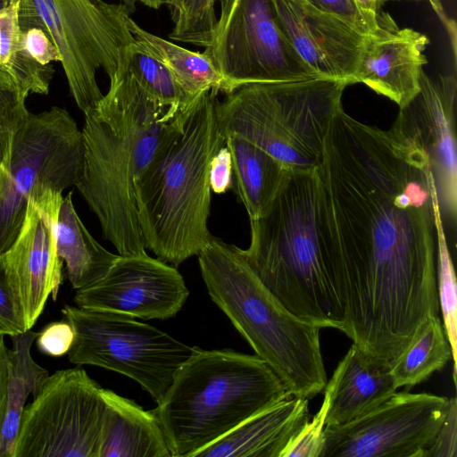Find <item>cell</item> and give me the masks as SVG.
Segmentation results:
<instances>
[{
	"mask_svg": "<svg viewBox=\"0 0 457 457\" xmlns=\"http://www.w3.org/2000/svg\"><path fill=\"white\" fill-rule=\"evenodd\" d=\"M250 229L242 253L261 282L300 319L341 331L342 311L319 234L316 170H291L268 211L250 220Z\"/></svg>",
	"mask_w": 457,
	"mask_h": 457,
	"instance_id": "277c9868",
	"label": "cell"
},
{
	"mask_svg": "<svg viewBox=\"0 0 457 457\" xmlns=\"http://www.w3.org/2000/svg\"><path fill=\"white\" fill-rule=\"evenodd\" d=\"M204 53L230 92L252 83L319 78L287 39L273 0H221L220 15Z\"/></svg>",
	"mask_w": 457,
	"mask_h": 457,
	"instance_id": "8fae6325",
	"label": "cell"
},
{
	"mask_svg": "<svg viewBox=\"0 0 457 457\" xmlns=\"http://www.w3.org/2000/svg\"><path fill=\"white\" fill-rule=\"evenodd\" d=\"M217 0H172L170 9L173 28L172 40L206 47L217 22Z\"/></svg>",
	"mask_w": 457,
	"mask_h": 457,
	"instance_id": "f546056e",
	"label": "cell"
},
{
	"mask_svg": "<svg viewBox=\"0 0 457 457\" xmlns=\"http://www.w3.org/2000/svg\"><path fill=\"white\" fill-rule=\"evenodd\" d=\"M62 312L74 331L68 352L71 362L127 376L156 403L164 396L177 370L195 350V346L129 315L68 304Z\"/></svg>",
	"mask_w": 457,
	"mask_h": 457,
	"instance_id": "30bf717a",
	"label": "cell"
},
{
	"mask_svg": "<svg viewBox=\"0 0 457 457\" xmlns=\"http://www.w3.org/2000/svg\"><path fill=\"white\" fill-rule=\"evenodd\" d=\"M324 388L326 427L347 423L378 407L397 391L388 367L372 361L353 344Z\"/></svg>",
	"mask_w": 457,
	"mask_h": 457,
	"instance_id": "ffe728a7",
	"label": "cell"
},
{
	"mask_svg": "<svg viewBox=\"0 0 457 457\" xmlns=\"http://www.w3.org/2000/svg\"><path fill=\"white\" fill-rule=\"evenodd\" d=\"M19 0H9L0 10V79L13 82L28 96L49 92L54 69L27 51L18 21Z\"/></svg>",
	"mask_w": 457,
	"mask_h": 457,
	"instance_id": "484cf974",
	"label": "cell"
},
{
	"mask_svg": "<svg viewBox=\"0 0 457 457\" xmlns=\"http://www.w3.org/2000/svg\"><path fill=\"white\" fill-rule=\"evenodd\" d=\"M365 20L376 29L380 0H352Z\"/></svg>",
	"mask_w": 457,
	"mask_h": 457,
	"instance_id": "ab89813d",
	"label": "cell"
},
{
	"mask_svg": "<svg viewBox=\"0 0 457 457\" xmlns=\"http://www.w3.org/2000/svg\"><path fill=\"white\" fill-rule=\"evenodd\" d=\"M454 75L432 79L421 73L420 90L388 129L400 143L425 154L436 187L443 223L453 228L457 217V159Z\"/></svg>",
	"mask_w": 457,
	"mask_h": 457,
	"instance_id": "5bb4252c",
	"label": "cell"
},
{
	"mask_svg": "<svg viewBox=\"0 0 457 457\" xmlns=\"http://www.w3.org/2000/svg\"><path fill=\"white\" fill-rule=\"evenodd\" d=\"M273 1L287 39L319 78L356 83L364 34L305 0Z\"/></svg>",
	"mask_w": 457,
	"mask_h": 457,
	"instance_id": "e0dca14e",
	"label": "cell"
},
{
	"mask_svg": "<svg viewBox=\"0 0 457 457\" xmlns=\"http://www.w3.org/2000/svg\"><path fill=\"white\" fill-rule=\"evenodd\" d=\"M28 330L24 315L0 260V335L15 336Z\"/></svg>",
	"mask_w": 457,
	"mask_h": 457,
	"instance_id": "d6a6232c",
	"label": "cell"
},
{
	"mask_svg": "<svg viewBox=\"0 0 457 457\" xmlns=\"http://www.w3.org/2000/svg\"><path fill=\"white\" fill-rule=\"evenodd\" d=\"M20 29L24 46L33 59L43 65L61 62L60 52L44 27L27 25L20 26Z\"/></svg>",
	"mask_w": 457,
	"mask_h": 457,
	"instance_id": "e575fe53",
	"label": "cell"
},
{
	"mask_svg": "<svg viewBox=\"0 0 457 457\" xmlns=\"http://www.w3.org/2000/svg\"><path fill=\"white\" fill-rule=\"evenodd\" d=\"M73 340V328L68 321L63 320L45 327L37 337V344L41 352L56 357L68 353Z\"/></svg>",
	"mask_w": 457,
	"mask_h": 457,
	"instance_id": "d590c367",
	"label": "cell"
},
{
	"mask_svg": "<svg viewBox=\"0 0 457 457\" xmlns=\"http://www.w3.org/2000/svg\"><path fill=\"white\" fill-rule=\"evenodd\" d=\"M449 407V398L395 392L367 413L325 427L320 457H422Z\"/></svg>",
	"mask_w": 457,
	"mask_h": 457,
	"instance_id": "4fadbf2b",
	"label": "cell"
},
{
	"mask_svg": "<svg viewBox=\"0 0 457 457\" xmlns=\"http://www.w3.org/2000/svg\"><path fill=\"white\" fill-rule=\"evenodd\" d=\"M428 43L424 34L399 29L387 13H378L377 29L364 37L355 82L404 106L420 90Z\"/></svg>",
	"mask_w": 457,
	"mask_h": 457,
	"instance_id": "ac0fdd59",
	"label": "cell"
},
{
	"mask_svg": "<svg viewBox=\"0 0 457 457\" xmlns=\"http://www.w3.org/2000/svg\"><path fill=\"white\" fill-rule=\"evenodd\" d=\"M289 395L278 376L257 355L195 346L152 411L171 457H195L248 418Z\"/></svg>",
	"mask_w": 457,
	"mask_h": 457,
	"instance_id": "5b68a950",
	"label": "cell"
},
{
	"mask_svg": "<svg viewBox=\"0 0 457 457\" xmlns=\"http://www.w3.org/2000/svg\"><path fill=\"white\" fill-rule=\"evenodd\" d=\"M453 360L452 348L437 316L429 318L411 343L388 366L396 389H410L441 370Z\"/></svg>",
	"mask_w": 457,
	"mask_h": 457,
	"instance_id": "4316f807",
	"label": "cell"
},
{
	"mask_svg": "<svg viewBox=\"0 0 457 457\" xmlns=\"http://www.w3.org/2000/svg\"><path fill=\"white\" fill-rule=\"evenodd\" d=\"M225 137L232 160V190L249 220L258 219L268 211L291 170L245 138L237 135Z\"/></svg>",
	"mask_w": 457,
	"mask_h": 457,
	"instance_id": "7402d4cb",
	"label": "cell"
},
{
	"mask_svg": "<svg viewBox=\"0 0 457 457\" xmlns=\"http://www.w3.org/2000/svg\"><path fill=\"white\" fill-rule=\"evenodd\" d=\"M436 278L439 308H441L444 328L452 348L453 361V382L456 384L457 370V285L451 254L448 250L445 227L439 205L436 209Z\"/></svg>",
	"mask_w": 457,
	"mask_h": 457,
	"instance_id": "f1b7e54d",
	"label": "cell"
},
{
	"mask_svg": "<svg viewBox=\"0 0 457 457\" xmlns=\"http://www.w3.org/2000/svg\"><path fill=\"white\" fill-rule=\"evenodd\" d=\"M347 85L320 78L243 85L217 100V121L224 136L245 138L292 171L316 170Z\"/></svg>",
	"mask_w": 457,
	"mask_h": 457,
	"instance_id": "52a82bcc",
	"label": "cell"
},
{
	"mask_svg": "<svg viewBox=\"0 0 457 457\" xmlns=\"http://www.w3.org/2000/svg\"><path fill=\"white\" fill-rule=\"evenodd\" d=\"M105 412L98 457H171L167 441L153 411L133 400L103 388Z\"/></svg>",
	"mask_w": 457,
	"mask_h": 457,
	"instance_id": "44dd1931",
	"label": "cell"
},
{
	"mask_svg": "<svg viewBox=\"0 0 457 457\" xmlns=\"http://www.w3.org/2000/svg\"><path fill=\"white\" fill-rule=\"evenodd\" d=\"M197 256L212 301L256 355L292 395H317L328 381L320 328L285 308L251 270L241 248L212 237Z\"/></svg>",
	"mask_w": 457,
	"mask_h": 457,
	"instance_id": "8992f818",
	"label": "cell"
},
{
	"mask_svg": "<svg viewBox=\"0 0 457 457\" xmlns=\"http://www.w3.org/2000/svg\"><path fill=\"white\" fill-rule=\"evenodd\" d=\"M29 96L14 84L0 79V169L10 162L13 138L28 119Z\"/></svg>",
	"mask_w": 457,
	"mask_h": 457,
	"instance_id": "4dcf8cb0",
	"label": "cell"
},
{
	"mask_svg": "<svg viewBox=\"0 0 457 457\" xmlns=\"http://www.w3.org/2000/svg\"><path fill=\"white\" fill-rule=\"evenodd\" d=\"M61 54L70 92L83 112L102 99L96 73L112 81L135 37L128 26L139 0H30Z\"/></svg>",
	"mask_w": 457,
	"mask_h": 457,
	"instance_id": "ba28073f",
	"label": "cell"
},
{
	"mask_svg": "<svg viewBox=\"0 0 457 457\" xmlns=\"http://www.w3.org/2000/svg\"><path fill=\"white\" fill-rule=\"evenodd\" d=\"M232 160L227 147L223 145L212 157L209 163V184L215 194H224L233 186Z\"/></svg>",
	"mask_w": 457,
	"mask_h": 457,
	"instance_id": "74e56055",
	"label": "cell"
},
{
	"mask_svg": "<svg viewBox=\"0 0 457 457\" xmlns=\"http://www.w3.org/2000/svg\"><path fill=\"white\" fill-rule=\"evenodd\" d=\"M317 10L353 26L364 35L376 30L358 11L352 0H305Z\"/></svg>",
	"mask_w": 457,
	"mask_h": 457,
	"instance_id": "8d00e7d4",
	"label": "cell"
},
{
	"mask_svg": "<svg viewBox=\"0 0 457 457\" xmlns=\"http://www.w3.org/2000/svg\"><path fill=\"white\" fill-rule=\"evenodd\" d=\"M145 1H148V2H160V1H164V0H145Z\"/></svg>",
	"mask_w": 457,
	"mask_h": 457,
	"instance_id": "b9f144b4",
	"label": "cell"
},
{
	"mask_svg": "<svg viewBox=\"0 0 457 457\" xmlns=\"http://www.w3.org/2000/svg\"><path fill=\"white\" fill-rule=\"evenodd\" d=\"M9 373V349L5 346L4 336L0 335V433L7 404Z\"/></svg>",
	"mask_w": 457,
	"mask_h": 457,
	"instance_id": "f35d334b",
	"label": "cell"
},
{
	"mask_svg": "<svg viewBox=\"0 0 457 457\" xmlns=\"http://www.w3.org/2000/svg\"><path fill=\"white\" fill-rule=\"evenodd\" d=\"M83 161L82 130L67 110L29 113L13 138L8 165L0 169V255L19 234L29 199L75 186Z\"/></svg>",
	"mask_w": 457,
	"mask_h": 457,
	"instance_id": "9c48e42d",
	"label": "cell"
},
{
	"mask_svg": "<svg viewBox=\"0 0 457 457\" xmlns=\"http://www.w3.org/2000/svg\"><path fill=\"white\" fill-rule=\"evenodd\" d=\"M56 249L66 264L68 278L77 290L99 281L119 257L101 245L87 229L74 208L72 192L63 196L59 208Z\"/></svg>",
	"mask_w": 457,
	"mask_h": 457,
	"instance_id": "603a6c76",
	"label": "cell"
},
{
	"mask_svg": "<svg viewBox=\"0 0 457 457\" xmlns=\"http://www.w3.org/2000/svg\"><path fill=\"white\" fill-rule=\"evenodd\" d=\"M457 456V403L456 398L449 399L446 415L434 438L424 450L422 457Z\"/></svg>",
	"mask_w": 457,
	"mask_h": 457,
	"instance_id": "836d02e7",
	"label": "cell"
},
{
	"mask_svg": "<svg viewBox=\"0 0 457 457\" xmlns=\"http://www.w3.org/2000/svg\"><path fill=\"white\" fill-rule=\"evenodd\" d=\"M327 413L325 402L310 420L304 423L290 441L281 457H320L324 447V430Z\"/></svg>",
	"mask_w": 457,
	"mask_h": 457,
	"instance_id": "1f68e13d",
	"label": "cell"
},
{
	"mask_svg": "<svg viewBox=\"0 0 457 457\" xmlns=\"http://www.w3.org/2000/svg\"><path fill=\"white\" fill-rule=\"evenodd\" d=\"M309 419V399L289 395L248 418L195 457H281Z\"/></svg>",
	"mask_w": 457,
	"mask_h": 457,
	"instance_id": "d6986e66",
	"label": "cell"
},
{
	"mask_svg": "<svg viewBox=\"0 0 457 457\" xmlns=\"http://www.w3.org/2000/svg\"><path fill=\"white\" fill-rule=\"evenodd\" d=\"M316 173L319 234L341 331L389 366L440 309L438 201L428 159L342 107Z\"/></svg>",
	"mask_w": 457,
	"mask_h": 457,
	"instance_id": "6da1fadb",
	"label": "cell"
},
{
	"mask_svg": "<svg viewBox=\"0 0 457 457\" xmlns=\"http://www.w3.org/2000/svg\"><path fill=\"white\" fill-rule=\"evenodd\" d=\"M62 193L30 197L24 221L12 245L0 255L7 279L30 329L62 280V260L56 249V222Z\"/></svg>",
	"mask_w": 457,
	"mask_h": 457,
	"instance_id": "9a60e30c",
	"label": "cell"
},
{
	"mask_svg": "<svg viewBox=\"0 0 457 457\" xmlns=\"http://www.w3.org/2000/svg\"><path fill=\"white\" fill-rule=\"evenodd\" d=\"M8 1L9 0H0V10H2L6 5Z\"/></svg>",
	"mask_w": 457,
	"mask_h": 457,
	"instance_id": "60d3db41",
	"label": "cell"
},
{
	"mask_svg": "<svg viewBox=\"0 0 457 457\" xmlns=\"http://www.w3.org/2000/svg\"><path fill=\"white\" fill-rule=\"evenodd\" d=\"M188 295L176 267L144 253L119 255L99 281L77 290L74 303L84 309L167 320L176 316Z\"/></svg>",
	"mask_w": 457,
	"mask_h": 457,
	"instance_id": "2e32d148",
	"label": "cell"
},
{
	"mask_svg": "<svg viewBox=\"0 0 457 457\" xmlns=\"http://www.w3.org/2000/svg\"><path fill=\"white\" fill-rule=\"evenodd\" d=\"M102 391L82 368L49 375L24 407L13 457H98Z\"/></svg>",
	"mask_w": 457,
	"mask_h": 457,
	"instance_id": "7c38bea8",
	"label": "cell"
},
{
	"mask_svg": "<svg viewBox=\"0 0 457 457\" xmlns=\"http://www.w3.org/2000/svg\"><path fill=\"white\" fill-rule=\"evenodd\" d=\"M217 95L203 93L176 120L136 186L145 249L176 268L212 238L209 163L226 145L216 117Z\"/></svg>",
	"mask_w": 457,
	"mask_h": 457,
	"instance_id": "3957f363",
	"label": "cell"
},
{
	"mask_svg": "<svg viewBox=\"0 0 457 457\" xmlns=\"http://www.w3.org/2000/svg\"><path fill=\"white\" fill-rule=\"evenodd\" d=\"M128 26L135 39L168 67L179 87L191 99L210 90L230 93L228 83L204 52L188 50L154 35L130 17Z\"/></svg>",
	"mask_w": 457,
	"mask_h": 457,
	"instance_id": "d4e9b609",
	"label": "cell"
},
{
	"mask_svg": "<svg viewBox=\"0 0 457 457\" xmlns=\"http://www.w3.org/2000/svg\"><path fill=\"white\" fill-rule=\"evenodd\" d=\"M127 66L140 86L174 113L186 112L196 99L188 97L168 67L136 39L128 47Z\"/></svg>",
	"mask_w": 457,
	"mask_h": 457,
	"instance_id": "83f0119b",
	"label": "cell"
},
{
	"mask_svg": "<svg viewBox=\"0 0 457 457\" xmlns=\"http://www.w3.org/2000/svg\"><path fill=\"white\" fill-rule=\"evenodd\" d=\"M184 113L154 100L127 62L110 81L108 92L84 112L83 168L74 187L119 255L146 253L137 220V182Z\"/></svg>",
	"mask_w": 457,
	"mask_h": 457,
	"instance_id": "7a4b0ae2",
	"label": "cell"
},
{
	"mask_svg": "<svg viewBox=\"0 0 457 457\" xmlns=\"http://www.w3.org/2000/svg\"><path fill=\"white\" fill-rule=\"evenodd\" d=\"M39 332L28 329L12 336L9 349L7 404L0 433V457H13L20 420L29 395L38 393L49 376L31 357L30 348Z\"/></svg>",
	"mask_w": 457,
	"mask_h": 457,
	"instance_id": "cb8c5ba5",
	"label": "cell"
}]
</instances>
